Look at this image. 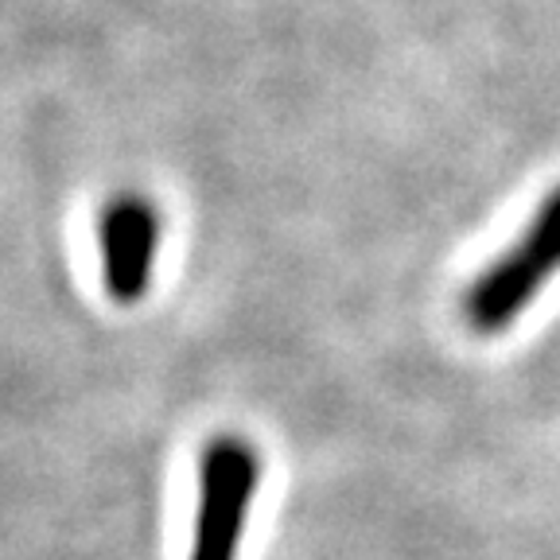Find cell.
<instances>
[{
    "instance_id": "cell-2",
    "label": "cell",
    "mask_w": 560,
    "mask_h": 560,
    "mask_svg": "<svg viewBox=\"0 0 560 560\" xmlns=\"http://www.w3.org/2000/svg\"><path fill=\"white\" fill-rule=\"evenodd\" d=\"M261 487V455L242 436H214L199 464V510L187 560H237Z\"/></svg>"
},
{
    "instance_id": "cell-3",
    "label": "cell",
    "mask_w": 560,
    "mask_h": 560,
    "mask_svg": "<svg viewBox=\"0 0 560 560\" xmlns=\"http://www.w3.org/2000/svg\"><path fill=\"white\" fill-rule=\"evenodd\" d=\"M97 237H102L105 292L117 304H137L149 292L156 269L160 210L144 195H117L105 202Z\"/></svg>"
},
{
    "instance_id": "cell-1",
    "label": "cell",
    "mask_w": 560,
    "mask_h": 560,
    "mask_svg": "<svg viewBox=\"0 0 560 560\" xmlns=\"http://www.w3.org/2000/svg\"><path fill=\"white\" fill-rule=\"evenodd\" d=\"M560 272V184L545 195L525 230L459 296V315L475 335H502Z\"/></svg>"
}]
</instances>
